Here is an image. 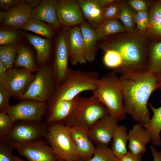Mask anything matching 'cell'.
Returning a JSON list of instances; mask_svg holds the SVG:
<instances>
[{
    "label": "cell",
    "mask_w": 161,
    "mask_h": 161,
    "mask_svg": "<svg viewBox=\"0 0 161 161\" xmlns=\"http://www.w3.org/2000/svg\"><path fill=\"white\" fill-rule=\"evenodd\" d=\"M119 78L125 113L141 125L148 124V100L159 89L160 80L147 71L124 73Z\"/></svg>",
    "instance_id": "cell-1"
},
{
    "label": "cell",
    "mask_w": 161,
    "mask_h": 161,
    "mask_svg": "<svg viewBox=\"0 0 161 161\" xmlns=\"http://www.w3.org/2000/svg\"><path fill=\"white\" fill-rule=\"evenodd\" d=\"M151 45L150 39L145 33L134 30L99 41L97 47L103 52L112 49L118 52L123 61L122 74L147 71Z\"/></svg>",
    "instance_id": "cell-2"
},
{
    "label": "cell",
    "mask_w": 161,
    "mask_h": 161,
    "mask_svg": "<svg viewBox=\"0 0 161 161\" xmlns=\"http://www.w3.org/2000/svg\"><path fill=\"white\" fill-rule=\"evenodd\" d=\"M92 92L106 108L109 115L118 122L125 119L121 82L117 73L109 72L99 78Z\"/></svg>",
    "instance_id": "cell-3"
},
{
    "label": "cell",
    "mask_w": 161,
    "mask_h": 161,
    "mask_svg": "<svg viewBox=\"0 0 161 161\" xmlns=\"http://www.w3.org/2000/svg\"><path fill=\"white\" fill-rule=\"evenodd\" d=\"M99 78L95 72L70 69L64 83L56 88L52 97L47 103V109L60 101L73 100L83 92H93Z\"/></svg>",
    "instance_id": "cell-4"
},
{
    "label": "cell",
    "mask_w": 161,
    "mask_h": 161,
    "mask_svg": "<svg viewBox=\"0 0 161 161\" xmlns=\"http://www.w3.org/2000/svg\"><path fill=\"white\" fill-rule=\"evenodd\" d=\"M44 137L58 159L66 161H84L70 136L71 128L63 122L46 123Z\"/></svg>",
    "instance_id": "cell-5"
},
{
    "label": "cell",
    "mask_w": 161,
    "mask_h": 161,
    "mask_svg": "<svg viewBox=\"0 0 161 161\" xmlns=\"http://www.w3.org/2000/svg\"><path fill=\"white\" fill-rule=\"evenodd\" d=\"M77 105L64 122L70 128L80 126L89 129L95 123L109 114L106 106L92 95L86 97L78 95Z\"/></svg>",
    "instance_id": "cell-6"
},
{
    "label": "cell",
    "mask_w": 161,
    "mask_h": 161,
    "mask_svg": "<svg viewBox=\"0 0 161 161\" xmlns=\"http://www.w3.org/2000/svg\"><path fill=\"white\" fill-rule=\"evenodd\" d=\"M35 77L27 91L20 100L30 99L48 102L52 97L56 87L53 74V66L39 65Z\"/></svg>",
    "instance_id": "cell-7"
},
{
    "label": "cell",
    "mask_w": 161,
    "mask_h": 161,
    "mask_svg": "<svg viewBox=\"0 0 161 161\" xmlns=\"http://www.w3.org/2000/svg\"><path fill=\"white\" fill-rule=\"evenodd\" d=\"M56 42L53 74L56 88L64 83L70 70L68 66L69 57V28L63 27Z\"/></svg>",
    "instance_id": "cell-8"
},
{
    "label": "cell",
    "mask_w": 161,
    "mask_h": 161,
    "mask_svg": "<svg viewBox=\"0 0 161 161\" xmlns=\"http://www.w3.org/2000/svg\"><path fill=\"white\" fill-rule=\"evenodd\" d=\"M47 125L41 121L21 120L13 122L6 139L14 147L26 142L44 138Z\"/></svg>",
    "instance_id": "cell-9"
},
{
    "label": "cell",
    "mask_w": 161,
    "mask_h": 161,
    "mask_svg": "<svg viewBox=\"0 0 161 161\" xmlns=\"http://www.w3.org/2000/svg\"><path fill=\"white\" fill-rule=\"evenodd\" d=\"M17 103L10 105L5 110L13 123L18 120L42 121L47 109L46 102L24 99Z\"/></svg>",
    "instance_id": "cell-10"
},
{
    "label": "cell",
    "mask_w": 161,
    "mask_h": 161,
    "mask_svg": "<svg viewBox=\"0 0 161 161\" xmlns=\"http://www.w3.org/2000/svg\"><path fill=\"white\" fill-rule=\"evenodd\" d=\"M35 75L23 68H13L0 77V83L5 86L12 96L20 100L27 91Z\"/></svg>",
    "instance_id": "cell-11"
},
{
    "label": "cell",
    "mask_w": 161,
    "mask_h": 161,
    "mask_svg": "<svg viewBox=\"0 0 161 161\" xmlns=\"http://www.w3.org/2000/svg\"><path fill=\"white\" fill-rule=\"evenodd\" d=\"M14 148L28 161H55L58 159L51 147L42 139L21 144Z\"/></svg>",
    "instance_id": "cell-12"
},
{
    "label": "cell",
    "mask_w": 161,
    "mask_h": 161,
    "mask_svg": "<svg viewBox=\"0 0 161 161\" xmlns=\"http://www.w3.org/2000/svg\"><path fill=\"white\" fill-rule=\"evenodd\" d=\"M57 15L61 26H80L85 20L77 0H58Z\"/></svg>",
    "instance_id": "cell-13"
},
{
    "label": "cell",
    "mask_w": 161,
    "mask_h": 161,
    "mask_svg": "<svg viewBox=\"0 0 161 161\" xmlns=\"http://www.w3.org/2000/svg\"><path fill=\"white\" fill-rule=\"evenodd\" d=\"M118 121L109 114L100 119L89 129L88 134L91 140L96 144L107 146L112 140Z\"/></svg>",
    "instance_id": "cell-14"
},
{
    "label": "cell",
    "mask_w": 161,
    "mask_h": 161,
    "mask_svg": "<svg viewBox=\"0 0 161 161\" xmlns=\"http://www.w3.org/2000/svg\"><path fill=\"white\" fill-rule=\"evenodd\" d=\"M32 9L22 3L6 11L0 12V22L3 26L22 29L31 18Z\"/></svg>",
    "instance_id": "cell-15"
},
{
    "label": "cell",
    "mask_w": 161,
    "mask_h": 161,
    "mask_svg": "<svg viewBox=\"0 0 161 161\" xmlns=\"http://www.w3.org/2000/svg\"><path fill=\"white\" fill-rule=\"evenodd\" d=\"M128 138L129 151L135 155L145 153L146 145L151 140L148 131L138 123L128 132Z\"/></svg>",
    "instance_id": "cell-16"
},
{
    "label": "cell",
    "mask_w": 161,
    "mask_h": 161,
    "mask_svg": "<svg viewBox=\"0 0 161 161\" xmlns=\"http://www.w3.org/2000/svg\"><path fill=\"white\" fill-rule=\"evenodd\" d=\"M58 0H41L38 6L32 9L31 18L46 22L55 30L61 26L57 15Z\"/></svg>",
    "instance_id": "cell-17"
},
{
    "label": "cell",
    "mask_w": 161,
    "mask_h": 161,
    "mask_svg": "<svg viewBox=\"0 0 161 161\" xmlns=\"http://www.w3.org/2000/svg\"><path fill=\"white\" fill-rule=\"evenodd\" d=\"M71 139L84 161H88L92 157L95 146L91 141L88 129L75 126L71 128Z\"/></svg>",
    "instance_id": "cell-18"
},
{
    "label": "cell",
    "mask_w": 161,
    "mask_h": 161,
    "mask_svg": "<svg viewBox=\"0 0 161 161\" xmlns=\"http://www.w3.org/2000/svg\"><path fill=\"white\" fill-rule=\"evenodd\" d=\"M69 61L74 66L86 63L82 36L80 26L69 28Z\"/></svg>",
    "instance_id": "cell-19"
},
{
    "label": "cell",
    "mask_w": 161,
    "mask_h": 161,
    "mask_svg": "<svg viewBox=\"0 0 161 161\" xmlns=\"http://www.w3.org/2000/svg\"><path fill=\"white\" fill-rule=\"evenodd\" d=\"M85 20L95 30L104 21L98 0H77Z\"/></svg>",
    "instance_id": "cell-20"
},
{
    "label": "cell",
    "mask_w": 161,
    "mask_h": 161,
    "mask_svg": "<svg viewBox=\"0 0 161 161\" xmlns=\"http://www.w3.org/2000/svg\"><path fill=\"white\" fill-rule=\"evenodd\" d=\"M84 46L86 59L87 61H94L98 49V41L95 31L85 20L80 26Z\"/></svg>",
    "instance_id": "cell-21"
},
{
    "label": "cell",
    "mask_w": 161,
    "mask_h": 161,
    "mask_svg": "<svg viewBox=\"0 0 161 161\" xmlns=\"http://www.w3.org/2000/svg\"><path fill=\"white\" fill-rule=\"evenodd\" d=\"M77 104L75 98L73 100L60 101L49 108L46 123L64 122L73 111Z\"/></svg>",
    "instance_id": "cell-22"
},
{
    "label": "cell",
    "mask_w": 161,
    "mask_h": 161,
    "mask_svg": "<svg viewBox=\"0 0 161 161\" xmlns=\"http://www.w3.org/2000/svg\"><path fill=\"white\" fill-rule=\"evenodd\" d=\"M24 36L35 49L37 61L39 65L46 64L51 54L50 41L49 39L30 33H26Z\"/></svg>",
    "instance_id": "cell-23"
},
{
    "label": "cell",
    "mask_w": 161,
    "mask_h": 161,
    "mask_svg": "<svg viewBox=\"0 0 161 161\" xmlns=\"http://www.w3.org/2000/svg\"><path fill=\"white\" fill-rule=\"evenodd\" d=\"M148 13V24L145 32L151 39L161 41V2L155 1L151 6Z\"/></svg>",
    "instance_id": "cell-24"
},
{
    "label": "cell",
    "mask_w": 161,
    "mask_h": 161,
    "mask_svg": "<svg viewBox=\"0 0 161 161\" xmlns=\"http://www.w3.org/2000/svg\"><path fill=\"white\" fill-rule=\"evenodd\" d=\"M148 105L153 112L152 117L150 118L148 124L141 125L150 132L151 137V141L153 144L160 146L161 145L160 137L161 131V106L156 108L151 103H149Z\"/></svg>",
    "instance_id": "cell-25"
},
{
    "label": "cell",
    "mask_w": 161,
    "mask_h": 161,
    "mask_svg": "<svg viewBox=\"0 0 161 161\" xmlns=\"http://www.w3.org/2000/svg\"><path fill=\"white\" fill-rule=\"evenodd\" d=\"M38 66L31 50L24 45L21 44L18 46L14 65L15 68H23L33 73L36 72Z\"/></svg>",
    "instance_id": "cell-26"
},
{
    "label": "cell",
    "mask_w": 161,
    "mask_h": 161,
    "mask_svg": "<svg viewBox=\"0 0 161 161\" xmlns=\"http://www.w3.org/2000/svg\"><path fill=\"white\" fill-rule=\"evenodd\" d=\"M127 131L126 126H118L113 135L111 149L117 158L122 157L128 152L127 148L128 141Z\"/></svg>",
    "instance_id": "cell-27"
},
{
    "label": "cell",
    "mask_w": 161,
    "mask_h": 161,
    "mask_svg": "<svg viewBox=\"0 0 161 161\" xmlns=\"http://www.w3.org/2000/svg\"><path fill=\"white\" fill-rule=\"evenodd\" d=\"M119 20L104 21L95 30L99 42L126 31L123 25Z\"/></svg>",
    "instance_id": "cell-28"
},
{
    "label": "cell",
    "mask_w": 161,
    "mask_h": 161,
    "mask_svg": "<svg viewBox=\"0 0 161 161\" xmlns=\"http://www.w3.org/2000/svg\"><path fill=\"white\" fill-rule=\"evenodd\" d=\"M147 71L156 75L161 80V41L151 45Z\"/></svg>",
    "instance_id": "cell-29"
},
{
    "label": "cell",
    "mask_w": 161,
    "mask_h": 161,
    "mask_svg": "<svg viewBox=\"0 0 161 161\" xmlns=\"http://www.w3.org/2000/svg\"><path fill=\"white\" fill-rule=\"evenodd\" d=\"M49 39L55 35V29L48 23L38 20L31 18L22 28Z\"/></svg>",
    "instance_id": "cell-30"
},
{
    "label": "cell",
    "mask_w": 161,
    "mask_h": 161,
    "mask_svg": "<svg viewBox=\"0 0 161 161\" xmlns=\"http://www.w3.org/2000/svg\"><path fill=\"white\" fill-rule=\"evenodd\" d=\"M103 62L104 66L112 72L121 74L123 66V59L117 51L112 49L104 52Z\"/></svg>",
    "instance_id": "cell-31"
},
{
    "label": "cell",
    "mask_w": 161,
    "mask_h": 161,
    "mask_svg": "<svg viewBox=\"0 0 161 161\" xmlns=\"http://www.w3.org/2000/svg\"><path fill=\"white\" fill-rule=\"evenodd\" d=\"M18 47L16 43L0 46V61L5 65L8 70L13 68Z\"/></svg>",
    "instance_id": "cell-32"
},
{
    "label": "cell",
    "mask_w": 161,
    "mask_h": 161,
    "mask_svg": "<svg viewBox=\"0 0 161 161\" xmlns=\"http://www.w3.org/2000/svg\"><path fill=\"white\" fill-rule=\"evenodd\" d=\"M134 13L126 3L121 1L119 19L121 21L126 31L135 30V23L134 18Z\"/></svg>",
    "instance_id": "cell-33"
},
{
    "label": "cell",
    "mask_w": 161,
    "mask_h": 161,
    "mask_svg": "<svg viewBox=\"0 0 161 161\" xmlns=\"http://www.w3.org/2000/svg\"><path fill=\"white\" fill-rule=\"evenodd\" d=\"M117 159L111 148L107 145L97 144L92 158L88 161H117Z\"/></svg>",
    "instance_id": "cell-34"
},
{
    "label": "cell",
    "mask_w": 161,
    "mask_h": 161,
    "mask_svg": "<svg viewBox=\"0 0 161 161\" xmlns=\"http://www.w3.org/2000/svg\"><path fill=\"white\" fill-rule=\"evenodd\" d=\"M20 34L18 31L3 26L0 29V45H5L16 43Z\"/></svg>",
    "instance_id": "cell-35"
},
{
    "label": "cell",
    "mask_w": 161,
    "mask_h": 161,
    "mask_svg": "<svg viewBox=\"0 0 161 161\" xmlns=\"http://www.w3.org/2000/svg\"><path fill=\"white\" fill-rule=\"evenodd\" d=\"M121 1H114L108 6L102 8L104 21L119 19L120 12Z\"/></svg>",
    "instance_id": "cell-36"
},
{
    "label": "cell",
    "mask_w": 161,
    "mask_h": 161,
    "mask_svg": "<svg viewBox=\"0 0 161 161\" xmlns=\"http://www.w3.org/2000/svg\"><path fill=\"white\" fill-rule=\"evenodd\" d=\"M13 123L5 110L0 112V139H5L10 133Z\"/></svg>",
    "instance_id": "cell-37"
},
{
    "label": "cell",
    "mask_w": 161,
    "mask_h": 161,
    "mask_svg": "<svg viewBox=\"0 0 161 161\" xmlns=\"http://www.w3.org/2000/svg\"><path fill=\"white\" fill-rule=\"evenodd\" d=\"M14 148L6 139H0V161H15L12 154Z\"/></svg>",
    "instance_id": "cell-38"
},
{
    "label": "cell",
    "mask_w": 161,
    "mask_h": 161,
    "mask_svg": "<svg viewBox=\"0 0 161 161\" xmlns=\"http://www.w3.org/2000/svg\"><path fill=\"white\" fill-rule=\"evenodd\" d=\"M134 18L137 30L145 33L148 24V13L147 11L134 13Z\"/></svg>",
    "instance_id": "cell-39"
},
{
    "label": "cell",
    "mask_w": 161,
    "mask_h": 161,
    "mask_svg": "<svg viewBox=\"0 0 161 161\" xmlns=\"http://www.w3.org/2000/svg\"><path fill=\"white\" fill-rule=\"evenodd\" d=\"M12 96L8 89L0 83V112L6 109L10 105L9 101Z\"/></svg>",
    "instance_id": "cell-40"
},
{
    "label": "cell",
    "mask_w": 161,
    "mask_h": 161,
    "mask_svg": "<svg viewBox=\"0 0 161 161\" xmlns=\"http://www.w3.org/2000/svg\"><path fill=\"white\" fill-rule=\"evenodd\" d=\"M127 3L136 12L147 11L149 7V4L143 0H128Z\"/></svg>",
    "instance_id": "cell-41"
},
{
    "label": "cell",
    "mask_w": 161,
    "mask_h": 161,
    "mask_svg": "<svg viewBox=\"0 0 161 161\" xmlns=\"http://www.w3.org/2000/svg\"><path fill=\"white\" fill-rule=\"evenodd\" d=\"M22 3L23 0H0V7L2 11H6Z\"/></svg>",
    "instance_id": "cell-42"
},
{
    "label": "cell",
    "mask_w": 161,
    "mask_h": 161,
    "mask_svg": "<svg viewBox=\"0 0 161 161\" xmlns=\"http://www.w3.org/2000/svg\"><path fill=\"white\" fill-rule=\"evenodd\" d=\"M142 155H135L132 154L129 151L122 157L117 158V161H138Z\"/></svg>",
    "instance_id": "cell-43"
},
{
    "label": "cell",
    "mask_w": 161,
    "mask_h": 161,
    "mask_svg": "<svg viewBox=\"0 0 161 161\" xmlns=\"http://www.w3.org/2000/svg\"><path fill=\"white\" fill-rule=\"evenodd\" d=\"M150 149L154 161H161V151H157L152 145L150 146Z\"/></svg>",
    "instance_id": "cell-44"
},
{
    "label": "cell",
    "mask_w": 161,
    "mask_h": 161,
    "mask_svg": "<svg viewBox=\"0 0 161 161\" xmlns=\"http://www.w3.org/2000/svg\"><path fill=\"white\" fill-rule=\"evenodd\" d=\"M41 1L40 0H23L24 3L29 4L32 9L37 7Z\"/></svg>",
    "instance_id": "cell-45"
},
{
    "label": "cell",
    "mask_w": 161,
    "mask_h": 161,
    "mask_svg": "<svg viewBox=\"0 0 161 161\" xmlns=\"http://www.w3.org/2000/svg\"><path fill=\"white\" fill-rule=\"evenodd\" d=\"M102 8H103L110 4L114 0H98Z\"/></svg>",
    "instance_id": "cell-46"
},
{
    "label": "cell",
    "mask_w": 161,
    "mask_h": 161,
    "mask_svg": "<svg viewBox=\"0 0 161 161\" xmlns=\"http://www.w3.org/2000/svg\"><path fill=\"white\" fill-rule=\"evenodd\" d=\"M7 70L5 65L0 61V77L4 75Z\"/></svg>",
    "instance_id": "cell-47"
},
{
    "label": "cell",
    "mask_w": 161,
    "mask_h": 161,
    "mask_svg": "<svg viewBox=\"0 0 161 161\" xmlns=\"http://www.w3.org/2000/svg\"><path fill=\"white\" fill-rule=\"evenodd\" d=\"M13 157L15 161H24L16 155H13Z\"/></svg>",
    "instance_id": "cell-48"
},
{
    "label": "cell",
    "mask_w": 161,
    "mask_h": 161,
    "mask_svg": "<svg viewBox=\"0 0 161 161\" xmlns=\"http://www.w3.org/2000/svg\"><path fill=\"white\" fill-rule=\"evenodd\" d=\"M55 161H66L65 160H62V159H58Z\"/></svg>",
    "instance_id": "cell-49"
},
{
    "label": "cell",
    "mask_w": 161,
    "mask_h": 161,
    "mask_svg": "<svg viewBox=\"0 0 161 161\" xmlns=\"http://www.w3.org/2000/svg\"><path fill=\"white\" fill-rule=\"evenodd\" d=\"M159 89L160 90H161V80L160 81V85H159Z\"/></svg>",
    "instance_id": "cell-50"
},
{
    "label": "cell",
    "mask_w": 161,
    "mask_h": 161,
    "mask_svg": "<svg viewBox=\"0 0 161 161\" xmlns=\"http://www.w3.org/2000/svg\"><path fill=\"white\" fill-rule=\"evenodd\" d=\"M138 161H142L141 160V157L140 158V159Z\"/></svg>",
    "instance_id": "cell-51"
},
{
    "label": "cell",
    "mask_w": 161,
    "mask_h": 161,
    "mask_svg": "<svg viewBox=\"0 0 161 161\" xmlns=\"http://www.w3.org/2000/svg\"><path fill=\"white\" fill-rule=\"evenodd\" d=\"M160 1H161V0H160Z\"/></svg>",
    "instance_id": "cell-52"
}]
</instances>
